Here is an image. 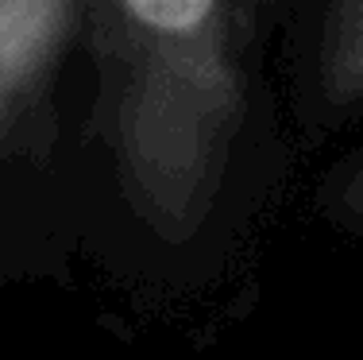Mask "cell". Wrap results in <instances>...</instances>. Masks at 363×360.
Wrapping results in <instances>:
<instances>
[{
  "label": "cell",
  "mask_w": 363,
  "mask_h": 360,
  "mask_svg": "<svg viewBox=\"0 0 363 360\" xmlns=\"http://www.w3.org/2000/svg\"><path fill=\"white\" fill-rule=\"evenodd\" d=\"M120 58L116 148L132 202L167 240L205 221L244 85L224 0H108Z\"/></svg>",
  "instance_id": "cell-1"
},
{
  "label": "cell",
  "mask_w": 363,
  "mask_h": 360,
  "mask_svg": "<svg viewBox=\"0 0 363 360\" xmlns=\"http://www.w3.org/2000/svg\"><path fill=\"white\" fill-rule=\"evenodd\" d=\"M77 0H0V132L55 70Z\"/></svg>",
  "instance_id": "cell-2"
},
{
  "label": "cell",
  "mask_w": 363,
  "mask_h": 360,
  "mask_svg": "<svg viewBox=\"0 0 363 360\" xmlns=\"http://www.w3.org/2000/svg\"><path fill=\"white\" fill-rule=\"evenodd\" d=\"M321 82L333 109H352L363 101V0H340L333 8Z\"/></svg>",
  "instance_id": "cell-3"
},
{
  "label": "cell",
  "mask_w": 363,
  "mask_h": 360,
  "mask_svg": "<svg viewBox=\"0 0 363 360\" xmlns=\"http://www.w3.org/2000/svg\"><path fill=\"white\" fill-rule=\"evenodd\" d=\"M340 205L348 213H356V217H363V163L356 170L348 175V182H344V190H340Z\"/></svg>",
  "instance_id": "cell-4"
}]
</instances>
